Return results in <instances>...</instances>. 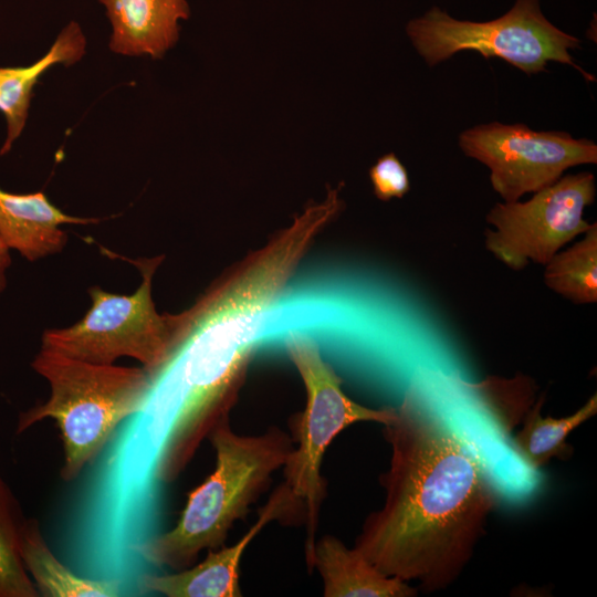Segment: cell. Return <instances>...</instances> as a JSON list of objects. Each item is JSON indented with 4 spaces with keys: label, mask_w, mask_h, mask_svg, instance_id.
<instances>
[{
    "label": "cell",
    "mask_w": 597,
    "mask_h": 597,
    "mask_svg": "<svg viewBox=\"0 0 597 597\" xmlns=\"http://www.w3.org/2000/svg\"><path fill=\"white\" fill-rule=\"evenodd\" d=\"M86 44L82 27L71 21L60 31L48 52L34 63L0 67V112L7 125L0 156L6 155L21 136L40 77L54 65L71 66L81 61L86 53Z\"/></svg>",
    "instance_id": "4fadbf2b"
},
{
    "label": "cell",
    "mask_w": 597,
    "mask_h": 597,
    "mask_svg": "<svg viewBox=\"0 0 597 597\" xmlns=\"http://www.w3.org/2000/svg\"><path fill=\"white\" fill-rule=\"evenodd\" d=\"M589 171L561 177L524 202H498L485 220V248L507 266L520 270L530 261L545 265L559 249L585 233L590 223L584 210L595 200Z\"/></svg>",
    "instance_id": "ba28073f"
},
{
    "label": "cell",
    "mask_w": 597,
    "mask_h": 597,
    "mask_svg": "<svg viewBox=\"0 0 597 597\" xmlns=\"http://www.w3.org/2000/svg\"><path fill=\"white\" fill-rule=\"evenodd\" d=\"M383 427L391 450L379 476L385 500L365 519L354 547L386 576L415 580L426 593L444 589L471 561L495 507V488L425 373Z\"/></svg>",
    "instance_id": "7a4b0ae2"
},
{
    "label": "cell",
    "mask_w": 597,
    "mask_h": 597,
    "mask_svg": "<svg viewBox=\"0 0 597 597\" xmlns=\"http://www.w3.org/2000/svg\"><path fill=\"white\" fill-rule=\"evenodd\" d=\"M111 25L109 50L122 56L161 59L179 38L187 20V0H96Z\"/></svg>",
    "instance_id": "8fae6325"
},
{
    "label": "cell",
    "mask_w": 597,
    "mask_h": 597,
    "mask_svg": "<svg viewBox=\"0 0 597 597\" xmlns=\"http://www.w3.org/2000/svg\"><path fill=\"white\" fill-rule=\"evenodd\" d=\"M304 252L298 238L280 232L184 312L176 344L150 373L140 409L88 467L87 485L102 504L130 519L161 509L164 486L229 419L252 348Z\"/></svg>",
    "instance_id": "6da1fadb"
},
{
    "label": "cell",
    "mask_w": 597,
    "mask_h": 597,
    "mask_svg": "<svg viewBox=\"0 0 597 597\" xmlns=\"http://www.w3.org/2000/svg\"><path fill=\"white\" fill-rule=\"evenodd\" d=\"M304 502L282 482L265 504L258 510V519L233 545L208 549L202 562L168 574L143 573L136 582L139 593H158L167 597H240V562L250 543L270 523L304 525Z\"/></svg>",
    "instance_id": "30bf717a"
},
{
    "label": "cell",
    "mask_w": 597,
    "mask_h": 597,
    "mask_svg": "<svg viewBox=\"0 0 597 597\" xmlns=\"http://www.w3.org/2000/svg\"><path fill=\"white\" fill-rule=\"evenodd\" d=\"M412 45L429 66L460 51L484 59L499 57L527 75L547 71V62L575 67L587 81L594 75L578 66L569 50L580 40L555 27L541 10L540 0H515L503 15L483 22L458 20L438 7L410 20L406 27Z\"/></svg>",
    "instance_id": "52a82bcc"
},
{
    "label": "cell",
    "mask_w": 597,
    "mask_h": 597,
    "mask_svg": "<svg viewBox=\"0 0 597 597\" xmlns=\"http://www.w3.org/2000/svg\"><path fill=\"white\" fill-rule=\"evenodd\" d=\"M369 177L376 197L383 201L401 198L410 189L408 172L392 153L377 160L369 170Z\"/></svg>",
    "instance_id": "d6986e66"
},
{
    "label": "cell",
    "mask_w": 597,
    "mask_h": 597,
    "mask_svg": "<svg viewBox=\"0 0 597 597\" xmlns=\"http://www.w3.org/2000/svg\"><path fill=\"white\" fill-rule=\"evenodd\" d=\"M25 517L19 501L0 476V597H38L21 557Z\"/></svg>",
    "instance_id": "ac0fdd59"
},
{
    "label": "cell",
    "mask_w": 597,
    "mask_h": 597,
    "mask_svg": "<svg viewBox=\"0 0 597 597\" xmlns=\"http://www.w3.org/2000/svg\"><path fill=\"white\" fill-rule=\"evenodd\" d=\"M11 264L10 249L0 239V294L7 285V271Z\"/></svg>",
    "instance_id": "ffe728a7"
},
{
    "label": "cell",
    "mask_w": 597,
    "mask_h": 597,
    "mask_svg": "<svg viewBox=\"0 0 597 597\" xmlns=\"http://www.w3.org/2000/svg\"><path fill=\"white\" fill-rule=\"evenodd\" d=\"M98 222L63 212L42 191L19 195L0 188V239L30 262L64 250L69 235L62 226Z\"/></svg>",
    "instance_id": "7c38bea8"
},
{
    "label": "cell",
    "mask_w": 597,
    "mask_h": 597,
    "mask_svg": "<svg viewBox=\"0 0 597 597\" xmlns=\"http://www.w3.org/2000/svg\"><path fill=\"white\" fill-rule=\"evenodd\" d=\"M538 401L526 416L523 428L515 434V450L523 461L537 470L551 459L566 458L570 448L566 443L569 433L597 412V396L594 395L576 412L564 418L543 417Z\"/></svg>",
    "instance_id": "2e32d148"
},
{
    "label": "cell",
    "mask_w": 597,
    "mask_h": 597,
    "mask_svg": "<svg viewBox=\"0 0 597 597\" xmlns=\"http://www.w3.org/2000/svg\"><path fill=\"white\" fill-rule=\"evenodd\" d=\"M285 346L304 383L306 405L289 419L291 438L297 448H293L283 465V482L305 505L304 553L307 569L312 572L320 510L327 489L321 467L328 446L353 423H388L396 407L368 408L347 397L342 390L343 379L323 359L317 345L310 338L291 335Z\"/></svg>",
    "instance_id": "5b68a950"
},
{
    "label": "cell",
    "mask_w": 597,
    "mask_h": 597,
    "mask_svg": "<svg viewBox=\"0 0 597 597\" xmlns=\"http://www.w3.org/2000/svg\"><path fill=\"white\" fill-rule=\"evenodd\" d=\"M313 568L322 577L325 597H411L417 594L407 582L384 575L358 549L347 547L334 535L316 541Z\"/></svg>",
    "instance_id": "5bb4252c"
},
{
    "label": "cell",
    "mask_w": 597,
    "mask_h": 597,
    "mask_svg": "<svg viewBox=\"0 0 597 597\" xmlns=\"http://www.w3.org/2000/svg\"><path fill=\"white\" fill-rule=\"evenodd\" d=\"M142 274L138 289L114 294L100 286L87 290L91 306L75 324L48 328L41 347L95 364H114L121 357L138 360L149 374L172 350L184 323L180 314H159L151 296L153 277L164 255L137 260L118 255Z\"/></svg>",
    "instance_id": "8992f818"
},
{
    "label": "cell",
    "mask_w": 597,
    "mask_h": 597,
    "mask_svg": "<svg viewBox=\"0 0 597 597\" xmlns=\"http://www.w3.org/2000/svg\"><path fill=\"white\" fill-rule=\"evenodd\" d=\"M208 439L216 452L213 472L188 494L172 528L134 547L137 579L147 572L146 565L181 570L192 566L202 551L222 547L233 523L248 515L294 448L290 434L279 427L242 436L231 429L229 419Z\"/></svg>",
    "instance_id": "3957f363"
},
{
    "label": "cell",
    "mask_w": 597,
    "mask_h": 597,
    "mask_svg": "<svg viewBox=\"0 0 597 597\" xmlns=\"http://www.w3.org/2000/svg\"><path fill=\"white\" fill-rule=\"evenodd\" d=\"M50 386L49 398L20 413V434L44 419L60 430L64 482L78 479L103 451L118 426L137 412L149 390L144 367L95 364L41 347L31 363Z\"/></svg>",
    "instance_id": "277c9868"
},
{
    "label": "cell",
    "mask_w": 597,
    "mask_h": 597,
    "mask_svg": "<svg viewBox=\"0 0 597 597\" xmlns=\"http://www.w3.org/2000/svg\"><path fill=\"white\" fill-rule=\"evenodd\" d=\"M459 146L465 156L489 167L491 185L504 202L552 185L570 167L597 163L593 140L533 130L524 124L478 125L460 134Z\"/></svg>",
    "instance_id": "9c48e42d"
},
{
    "label": "cell",
    "mask_w": 597,
    "mask_h": 597,
    "mask_svg": "<svg viewBox=\"0 0 597 597\" xmlns=\"http://www.w3.org/2000/svg\"><path fill=\"white\" fill-rule=\"evenodd\" d=\"M545 284L577 304L597 301V224L585 237L545 264Z\"/></svg>",
    "instance_id": "e0dca14e"
},
{
    "label": "cell",
    "mask_w": 597,
    "mask_h": 597,
    "mask_svg": "<svg viewBox=\"0 0 597 597\" xmlns=\"http://www.w3.org/2000/svg\"><path fill=\"white\" fill-rule=\"evenodd\" d=\"M21 557L39 596H125L121 582L86 577L63 563L50 548L41 531V524L34 517L24 521L21 534Z\"/></svg>",
    "instance_id": "9a60e30c"
}]
</instances>
